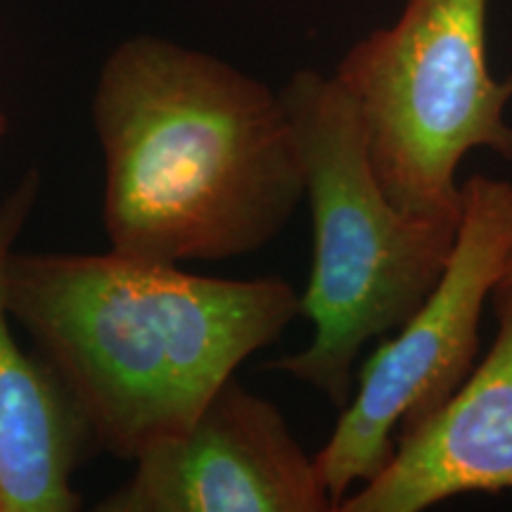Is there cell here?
<instances>
[{
    "instance_id": "obj_2",
    "label": "cell",
    "mask_w": 512,
    "mask_h": 512,
    "mask_svg": "<svg viewBox=\"0 0 512 512\" xmlns=\"http://www.w3.org/2000/svg\"><path fill=\"white\" fill-rule=\"evenodd\" d=\"M10 316L93 444L136 460L183 434L302 309L283 278L223 280L117 252H12Z\"/></svg>"
},
{
    "instance_id": "obj_3",
    "label": "cell",
    "mask_w": 512,
    "mask_h": 512,
    "mask_svg": "<svg viewBox=\"0 0 512 512\" xmlns=\"http://www.w3.org/2000/svg\"><path fill=\"white\" fill-rule=\"evenodd\" d=\"M313 216V268L302 309L311 344L273 363L347 406L370 339L399 330L439 283L458 223L401 211L382 190L351 95L335 76L299 69L280 91Z\"/></svg>"
},
{
    "instance_id": "obj_6",
    "label": "cell",
    "mask_w": 512,
    "mask_h": 512,
    "mask_svg": "<svg viewBox=\"0 0 512 512\" xmlns=\"http://www.w3.org/2000/svg\"><path fill=\"white\" fill-rule=\"evenodd\" d=\"M98 512H335L283 413L230 377L178 437L147 448Z\"/></svg>"
},
{
    "instance_id": "obj_10",
    "label": "cell",
    "mask_w": 512,
    "mask_h": 512,
    "mask_svg": "<svg viewBox=\"0 0 512 512\" xmlns=\"http://www.w3.org/2000/svg\"><path fill=\"white\" fill-rule=\"evenodd\" d=\"M503 280H512V254H510L508 264H505V271H503V275H501V280H498V283H503Z\"/></svg>"
},
{
    "instance_id": "obj_9",
    "label": "cell",
    "mask_w": 512,
    "mask_h": 512,
    "mask_svg": "<svg viewBox=\"0 0 512 512\" xmlns=\"http://www.w3.org/2000/svg\"><path fill=\"white\" fill-rule=\"evenodd\" d=\"M5 133H8V117H5L3 107H0V138H3Z\"/></svg>"
},
{
    "instance_id": "obj_4",
    "label": "cell",
    "mask_w": 512,
    "mask_h": 512,
    "mask_svg": "<svg viewBox=\"0 0 512 512\" xmlns=\"http://www.w3.org/2000/svg\"><path fill=\"white\" fill-rule=\"evenodd\" d=\"M489 0H408L332 74L354 100L382 190L411 216L458 223L456 171L486 147L512 162V76L486 55Z\"/></svg>"
},
{
    "instance_id": "obj_7",
    "label": "cell",
    "mask_w": 512,
    "mask_h": 512,
    "mask_svg": "<svg viewBox=\"0 0 512 512\" xmlns=\"http://www.w3.org/2000/svg\"><path fill=\"white\" fill-rule=\"evenodd\" d=\"M496 339L439 411L394 439L380 475L339 512H422L463 494L512 489V280L491 292Z\"/></svg>"
},
{
    "instance_id": "obj_1",
    "label": "cell",
    "mask_w": 512,
    "mask_h": 512,
    "mask_svg": "<svg viewBox=\"0 0 512 512\" xmlns=\"http://www.w3.org/2000/svg\"><path fill=\"white\" fill-rule=\"evenodd\" d=\"M91 114L112 252L176 266L235 259L268 245L304 200L280 93L202 50L159 36L119 43Z\"/></svg>"
},
{
    "instance_id": "obj_8",
    "label": "cell",
    "mask_w": 512,
    "mask_h": 512,
    "mask_svg": "<svg viewBox=\"0 0 512 512\" xmlns=\"http://www.w3.org/2000/svg\"><path fill=\"white\" fill-rule=\"evenodd\" d=\"M41 169L29 166L0 200V512H76L74 486L91 434L41 356L27 354L10 325L8 266L38 207Z\"/></svg>"
},
{
    "instance_id": "obj_5",
    "label": "cell",
    "mask_w": 512,
    "mask_h": 512,
    "mask_svg": "<svg viewBox=\"0 0 512 512\" xmlns=\"http://www.w3.org/2000/svg\"><path fill=\"white\" fill-rule=\"evenodd\" d=\"M463 209L439 283L358 373L335 432L313 456L332 503L380 475L394 439L451 399L479 351L486 299L512 254V183L472 176L460 185Z\"/></svg>"
}]
</instances>
